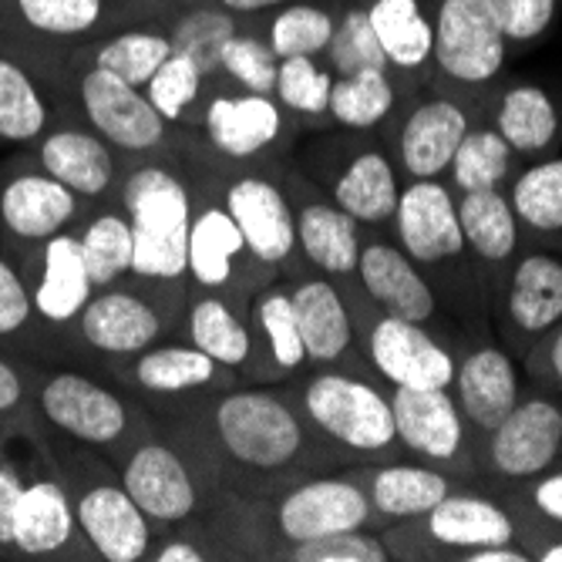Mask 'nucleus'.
<instances>
[{"instance_id": "8fccbe9b", "label": "nucleus", "mask_w": 562, "mask_h": 562, "mask_svg": "<svg viewBox=\"0 0 562 562\" xmlns=\"http://www.w3.org/2000/svg\"><path fill=\"white\" fill-rule=\"evenodd\" d=\"M334 78L353 75V71H364V68H384L391 71L387 58H384V47L364 14V8L357 0H337V21H334V34L330 44L321 58ZM394 75V71H391Z\"/></svg>"}, {"instance_id": "393cba45", "label": "nucleus", "mask_w": 562, "mask_h": 562, "mask_svg": "<svg viewBox=\"0 0 562 562\" xmlns=\"http://www.w3.org/2000/svg\"><path fill=\"white\" fill-rule=\"evenodd\" d=\"M277 176L290 202L296 243L306 267L337 283L357 280L364 226L350 213H344L311 176H303L293 159H277Z\"/></svg>"}, {"instance_id": "09e8293b", "label": "nucleus", "mask_w": 562, "mask_h": 562, "mask_svg": "<svg viewBox=\"0 0 562 562\" xmlns=\"http://www.w3.org/2000/svg\"><path fill=\"white\" fill-rule=\"evenodd\" d=\"M142 91L151 101V109H156L172 128H179L182 135L195 132L202 94H206V75H202V68L189 55L172 50Z\"/></svg>"}, {"instance_id": "79ce46f5", "label": "nucleus", "mask_w": 562, "mask_h": 562, "mask_svg": "<svg viewBox=\"0 0 562 562\" xmlns=\"http://www.w3.org/2000/svg\"><path fill=\"white\" fill-rule=\"evenodd\" d=\"M81 243V260L91 277V286H112L132 277V257H135V233L125 216V210L115 202L88 210V216L75 226Z\"/></svg>"}, {"instance_id": "9b49d317", "label": "nucleus", "mask_w": 562, "mask_h": 562, "mask_svg": "<svg viewBox=\"0 0 562 562\" xmlns=\"http://www.w3.org/2000/svg\"><path fill=\"white\" fill-rule=\"evenodd\" d=\"M431 14V78L428 85L458 98L475 115L505 81L508 44L485 0H428Z\"/></svg>"}, {"instance_id": "1a4fd4ad", "label": "nucleus", "mask_w": 562, "mask_h": 562, "mask_svg": "<svg viewBox=\"0 0 562 562\" xmlns=\"http://www.w3.org/2000/svg\"><path fill=\"white\" fill-rule=\"evenodd\" d=\"M189 176V192H192V210H189V290H213L239 306H249L252 293L260 286L280 280L270 273L257 257L249 252L236 220L229 216L226 202L202 162L199 148L182 142L176 151Z\"/></svg>"}, {"instance_id": "c03bdc74", "label": "nucleus", "mask_w": 562, "mask_h": 562, "mask_svg": "<svg viewBox=\"0 0 562 562\" xmlns=\"http://www.w3.org/2000/svg\"><path fill=\"white\" fill-rule=\"evenodd\" d=\"M404 88L384 68H364L334 78L330 88V122L350 132H381L394 109L401 105Z\"/></svg>"}, {"instance_id": "5fc2aeb1", "label": "nucleus", "mask_w": 562, "mask_h": 562, "mask_svg": "<svg viewBox=\"0 0 562 562\" xmlns=\"http://www.w3.org/2000/svg\"><path fill=\"white\" fill-rule=\"evenodd\" d=\"M508 50L536 47L559 18V0H485Z\"/></svg>"}, {"instance_id": "603ef678", "label": "nucleus", "mask_w": 562, "mask_h": 562, "mask_svg": "<svg viewBox=\"0 0 562 562\" xmlns=\"http://www.w3.org/2000/svg\"><path fill=\"white\" fill-rule=\"evenodd\" d=\"M273 562H394V555L378 529H353L286 546Z\"/></svg>"}, {"instance_id": "dca6fc26", "label": "nucleus", "mask_w": 562, "mask_h": 562, "mask_svg": "<svg viewBox=\"0 0 562 562\" xmlns=\"http://www.w3.org/2000/svg\"><path fill=\"white\" fill-rule=\"evenodd\" d=\"M340 290L350 311L357 347H361V357L374 378H381L387 387H451L454 350L448 344L412 321L381 311L357 280H344Z\"/></svg>"}, {"instance_id": "0eeeda50", "label": "nucleus", "mask_w": 562, "mask_h": 562, "mask_svg": "<svg viewBox=\"0 0 562 562\" xmlns=\"http://www.w3.org/2000/svg\"><path fill=\"white\" fill-rule=\"evenodd\" d=\"M44 441H47V462L71 495L81 536L88 539L94 559L145 562L159 532L122 485L115 465L98 451L71 445L50 431H44Z\"/></svg>"}, {"instance_id": "a18cd8bd", "label": "nucleus", "mask_w": 562, "mask_h": 562, "mask_svg": "<svg viewBox=\"0 0 562 562\" xmlns=\"http://www.w3.org/2000/svg\"><path fill=\"white\" fill-rule=\"evenodd\" d=\"M246 24V18L226 11L220 0H206V4L182 8L166 21V34L172 41V50L189 55L206 81L220 78V50L223 44Z\"/></svg>"}, {"instance_id": "ddd939ff", "label": "nucleus", "mask_w": 562, "mask_h": 562, "mask_svg": "<svg viewBox=\"0 0 562 562\" xmlns=\"http://www.w3.org/2000/svg\"><path fill=\"white\" fill-rule=\"evenodd\" d=\"M169 0H0V41L61 55L122 27H166Z\"/></svg>"}, {"instance_id": "864d4df0", "label": "nucleus", "mask_w": 562, "mask_h": 562, "mask_svg": "<svg viewBox=\"0 0 562 562\" xmlns=\"http://www.w3.org/2000/svg\"><path fill=\"white\" fill-rule=\"evenodd\" d=\"M34 368L37 361L0 347V435L27 431L34 418Z\"/></svg>"}, {"instance_id": "20e7f679", "label": "nucleus", "mask_w": 562, "mask_h": 562, "mask_svg": "<svg viewBox=\"0 0 562 562\" xmlns=\"http://www.w3.org/2000/svg\"><path fill=\"white\" fill-rule=\"evenodd\" d=\"M119 206L135 233L132 280L189 296V176L176 156L122 166Z\"/></svg>"}, {"instance_id": "c756f323", "label": "nucleus", "mask_w": 562, "mask_h": 562, "mask_svg": "<svg viewBox=\"0 0 562 562\" xmlns=\"http://www.w3.org/2000/svg\"><path fill=\"white\" fill-rule=\"evenodd\" d=\"M290 296L296 311V327L306 350V368H350L371 371L357 347L347 300L337 280L306 270L290 280ZM374 374V371H371Z\"/></svg>"}, {"instance_id": "c85d7f7f", "label": "nucleus", "mask_w": 562, "mask_h": 562, "mask_svg": "<svg viewBox=\"0 0 562 562\" xmlns=\"http://www.w3.org/2000/svg\"><path fill=\"white\" fill-rule=\"evenodd\" d=\"M11 539V559H94L88 539L81 536L71 495L50 462H44V469L27 479L14 508Z\"/></svg>"}, {"instance_id": "4d7b16f0", "label": "nucleus", "mask_w": 562, "mask_h": 562, "mask_svg": "<svg viewBox=\"0 0 562 562\" xmlns=\"http://www.w3.org/2000/svg\"><path fill=\"white\" fill-rule=\"evenodd\" d=\"M37 428V425H34ZM31 431V428H27ZM21 431L14 435H0V559H11L14 555V539H11V526H14V508H18V498L27 485V475L24 469L14 462L8 454V441L18 438Z\"/></svg>"}, {"instance_id": "ea45409f", "label": "nucleus", "mask_w": 562, "mask_h": 562, "mask_svg": "<svg viewBox=\"0 0 562 562\" xmlns=\"http://www.w3.org/2000/svg\"><path fill=\"white\" fill-rule=\"evenodd\" d=\"M0 347L41 364H65L58 340L44 330L37 317L27 270L4 236H0Z\"/></svg>"}, {"instance_id": "4c0bfd02", "label": "nucleus", "mask_w": 562, "mask_h": 562, "mask_svg": "<svg viewBox=\"0 0 562 562\" xmlns=\"http://www.w3.org/2000/svg\"><path fill=\"white\" fill-rule=\"evenodd\" d=\"M364 8L384 58L404 94L431 78V14L428 0H357Z\"/></svg>"}, {"instance_id": "f8f14e48", "label": "nucleus", "mask_w": 562, "mask_h": 562, "mask_svg": "<svg viewBox=\"0 0 562 562\" xmlns=\"http://www.w3.org/2000/svg\"><path fill=\"white\" fill-rule=\"evenodd\" d=\"M199 156L206 162L252 257L283 280H293L311 270L296 243L293 213L277 176V159L273 162H226V159L210 156L206 148H199Z\"/></svg>"}, {"instance_id": "c9c22d12", "label": "nucleus", "mask_w": 562, "mask_h": 562, "mask_svg": "<svg viewBox=\"0 0 562 562\" xmlns=\"http://www.w3.org/2000/svg\"><path fill=\"white\" fill-rule=\"evenodd\" d=\"M488 122L516 151L519 162H536L562 148V109L536 81L505 78L488 105Z\"/></svg>"}, {"instance_id": "a878e982", "label": "nucleus", "mask_w": 562, "mask_h": 562, "mask_svg": "<svg viewBox=\"0 0 562 562\" xmlns=\"http://www.w3.org/2000/svg\"><path fill=\"white\" fill-rule=\"evenodd\" d=\"M357 283L381 306V311L412 321L425 330H431L441 344L454 350L462 327L451 321V314L441 306L422 270L404 257L401 246L391 239V233L381 229H361V257H357Z\"/></svg>"}, {"instance_id": "f257e3e1", "label": "nucleus", "mask_w": 562, "mask_h": 562, "mask_svg": "<svg viewBox=\"0 0 562 562\" xmlns=\"http://www.w3.org/2000/svg\"><path fill=\"white\" fill-rule=\"evenodd\" d=\"M151 418L199 458L220 488L243 498H263L303 475L344 469L311 431L286 384L239 381Z\"/></svg>"}, {"instance_id": "f3484780", "label": "nucleus", "mask_w": 562, "mask_h": 562, "mask_svg": "<svg viewBox=\"0 0 562 562\" xmlns=\"http://www.w3.org/2000/svg\"><path fill=\"white\" fill-rule=\"evenodd\" d=\"M257 513L270 542V562L286 546L353 529H378L368 495L347 465L286 482L283 488L257 498Z\"/></svg>"}, {"instance_id": "473e14b6", "label": "nucleus", "mask_w": 562, "mask_h": 562, "mask_svg": "<svg viewBox=\"0 0 562 562\" xmlns=\"http://www.w3.org/2000/svg\"><path fill=\"white\" fill-rule=\"evenodd\" d=\"M252 357L243 384H286L306 371V350L296 327L290 280H273L249 300Z\"/></svg>"}, {"instance_id": "b1692460", "label": "nucleus", "mask_w": 562, "mask_h": 562, "mask_svg": "<svg viewBox=\"0 0 562 562\" xmlns=\"http://www.w3.org/2000/svg\"><path fill=\"white\" fill-rule=\"evenodd\" d=\"M387 397L407 458H418L465 482H479L472 431L448 387H387Z\"/></svg>"}, {"instance_id": "58836bf2", "label": "nucleus", "mask_w": 562, "mask_h": 562, "mask_svg": "<svg viewBox=\"0 0 562 562\" xmlns=\"http://www.w3.org/2000/svg\"><path fill=\"white\" fill-rule=\"evenodd\" d=\"M526 246L562 252V148L546 159L522 162L505 186Z\"/></svg>"}, {"instance_id": "72a5a7b5", "label": "nucleus", "mask_w": 562, "mask_h": 562, "mask_svg": "<svg viewBox=\"0 0 562 562\" xmlns=\"http://www.w3.org/2000/svg\"><path fill=\"white\" fill-rule=\"evenodd\" d=\"M458 223H462L472 263L479 270V280L485 286V296L502 286L505 273L513 270L516 257L522 252V233L516 223V213L508 206L505 189H482V192H462L454 195Z\"/></svg>"}, {"instance_id": "2f4dec72", "label": "nucleus", "mask_w": 562, "mask_h": 562, "mask_svg": "<svg viewBox=\"0 0 562 562\" xmlns=\"http://www.w3.org/2000/svg\"><path fill=\"white\" fill-rule=\"evenodd\" d=\"M31 290H34V306H37L44 330L58 340L65 364H71L68 330L85 311L88 296L94 293L91 277L81 260L78 229H65L41 246L37 260L31 267Z\"/></svg>"}, {"instance_id": "aec40b11", "label": "nucleus", "mask_w": 562, "mask_h": 562, "mask_svg": "<svg viewBox=\"0 0 562 562\" xmlns=\"http://www.w3.org/2000/svg\"><path fill=\"white\" fill-rule=\"evenodd\" d=\"M479 119L485 115H475L458 98L422 85L401 98V105L378 135L391 151L401 182L445 179L458 145Z\"/></svg>"}, {"instance_id": "37998d69", "label": "nucleus", "mask_w": 562, "mask_h": 562, "mask_svg": "<svg viewBox=\"0 0 562 562\" xmlns=\"http://www.w3.org/2000/svg\"><path fill=\"white\" fill-rule=\"evenodd\" d=\"M519 169H522L519 156L508 148V142L495 132V125L485 115V119L472 122V128L465 132L462 145H458L454 159L448 166L445 182L454 195L482 192V189H505Z\"/></svg>"}, {"instance_id": "6e6552de", "label": "nucleus", "mask_w": 562, "mask_h": 562, "mask_svg": "<svg viewBox=\"0 0 562 562\" xmlns=\"http://www.w3.org/2000/svg\"><path fill=\"white\" fill-rule=\"evenodd\" d=\"M290 159L364 229H391L404 182L378 132H311L296 142Z\"/></svg>"}, {"instance_id": "680f3d73", "label": "nucleus", "mask_w": 562, "mask_h": 562, "mask_svg": "<svg viewBox=\"0 0 562 562\" xmlns=\"http://www.w3.org/2000/svg\"><path fill=\"white\" fill-rule=\"evenodd\" d=\"M195 4H206V0H169L172 11H182V8H195Z\"/></svg>"}, {"instance_id": "423d86ee", "label": "nucleus", "mask_w": 562, "mask_h": 562, "mask_svg": "<svg viewBox=\"0 0 562 562\" xmlns=\"http://www.w3.org/2000/svg\"><path fill=\"white\" fill-rule=\"evenodd\" d=\"M24 55L41 68V75L50 85H55L65 105L91 132L105 138L125 162L176 156L182 148L186 135L179 128H172L156 109H151L145 91L128 85L125 78H119L105 68H94V65H78V61L55 58V55H37V50H24Z\"/></svg>"}, {"instance_id": "9d476101", "label": "nucleus", "mask_w": 562, "mask_h": 562, "mask_svg": "<svg viewBox=\"0 0 562 562\" xmlns=\"http://www.w3.org/2000/svg\"><path fill=\"white\" fill-rule=\"evenodd\" d=\"M182 306L186 296L162 293L132 277L94 290L68 330L71 364L109 371L125 357H135L145 347L172 337Z\"/></svg>"}, {"instance_id": "7c9ffc66", "label": "nucleus", "mask_w": 562, "mask_h": 562, "mask_svg": "<svg viewBox=\"0 0 562 562\" xmlns=\"http://www.w3.org/2000/svg\"><path fill=\"white\" fill-rule=\"evenodd\" d=\"M347 469L368 495L378 532L394 526V522H404V519H415V516L428 513L431 505H438L451 492L469 485L465 479L448 475V472L425 465V462H418V458H407V454L387 458V462H357Z\"/></svg>"}, {"instance_id": "052dcab7", "label": "nucleus", "mask_w": 562, "mask_h": 562, "mask_svg": "<svg viewBox=\"0 0 562 562\" xmlns=\"http://www.w3.org/2000/svg\"><path fill=\"white\" fill-rule=\"evenodd\" d=\"M220 4L226 11L239 14V18H263V14H270V11H277L283 4H293V0H220Z\"/></svg>"}, {"instance_id": "7ed1b4c3", "label": "nucleus", "mask_w": 562, "mask_h": 562, "mask_svg": "<svg viewBox=\"0 0 562 562\" xmlns=\"http://www.w3.org/2000/svg\"><path fill=\"white\" fill-rule=\"evenodd\" d=\"M34 418L44 431L98 451L112 465H119L145 435L156 431V418L135 394L88 364L37 361Z\"/></svg>"}, {"instance_id": "a211bd4d", "label": "nucleus", "mask_w": 562, "mask_h": 562, "mask_svg": "<svg viewBox=\"0 0 562 562\" xmlns=\"http://www.w3.org/2000/svg\"><path fill=\"white\" fill-rule=\"evenodd\" d=\"M115 472L156 532L192 522L223 492L199 458L169 438L159 425L122 458Z\"/></svg>"}, {"instance_id": "4be33fe9", "label": "nucleus", "mask_w": 562, "mask_h": 562, "mask_svg": "<svg viewBox=\"0 0 562 562\" xmlns=\"http://www.w3.org/2000/svg\"><path fill=\"white\" fill-rule=\"evenodd\" d=\"M488 321L502 347L522 361L539 337L562 324V252L522 246L488 300Z\"/></svg>"}, {"instance_id": "2eb2a0df", "label": "nucleus", "mask_w": 562, "mask_h": 562, "mask_svg": "<svg viewBox=\"0 0 562 562\" xmlns=\"http://www.w3.org/2000/svg\"><path fill=\"white\" fill-rule=\"evenodd\" d=\"M303 135V125L273 94L243 91L216 78L206 81L199 122L189 138L226 162H273L290 159Z\"/></svg>"}, {"instance_id": "f704fd0d", "label": "nucleus", "mask_w": 562, "mask_h": 562, "mask_svg": "<svg viewBox=\"0 0 562 562\" xmlns=\"http://www.w3.org/2000/svg\"><path fill=\"white\" fill-rule=\"evenodd\" d=\"M61 112V98L21 47L0 41V145L31 148Z\"/></svg>"}, {"instance_id": "39448f33", "label": "nucleus", "mask_w": 562, "mask_h": 562, "mask_svg": "<svg viewBox=\"0 0 562 562\" xmlns=\"http://www.w3.org/2000/svg\"><path fill=\"white\" fill-rule=\"evenodd\" d=\"M311 431L344 465L401 458L387 384L371 371L306 368L286 381Z\"/></svg>"}, {"instance_id": "3c124183", "label": "nucleus", "mask_w": 562, "mask_h": 562, "mask_svg": "<svg viewBox=\"0 0 562 562\" xmlns=\"http://www.w3.org/2000/svg\"><path fill=\"white\" fill-rule=\"evenodd\" d=\"M277 71H280V58L260 27V18H246V24L220 50V78H226L243 91L273 94Z\"/></svg>"}, {"instance_id": "bb28decb", "label": "nucleus", "mask_w": 562, "mask_h": 562, "mask_svg": "<svg viewBox=\"0 0 562 562\" xmlns=\"http://www.w3.org/2000/svg\"><path fill=\"white\" fill-rule=\"evenodd\" d=\"M522 364L502 347L495 330L462 334L454 344L451 397L479 445L522 397Z\"/></svg>"}, {"instance_id": "a19ab883", "label": "nucleus", "mask_w": 562, "mask_h": 562, "mask_svg": "<svg viewBox=\"0 0 562 562\" xmlns=\"http://www.w3.org/2000/svg\"><path fill=\"white\" fill-rule=\"evenodd\" d=\"M41 55V50H37ZM172 55V41L166 34V27H122L115 34H105L98 41L78 44L71 50H61L55 58H68L78 65H94V68H105L119 78H125L135 88H145L148 78L162 68V61Z\"/></svg>"}, {"instance_id": "412c9836", "label": "nucleus", "mask_w": 562, "mask_h": 562, "mask_svg": "<svg viewBox=\"0 0 562 562\" xmlns=\"http://www.w3.org/2000/svg\"><path fill=\"white\" fill-rule=\"evenodd\" d=\"M88 210L94 206L55 176H47L27 151L0 166V236L27 270V280L41 246L65 229H75Z\"/></svg>"}, {"instance_id": "5701e85b", "label": "nucleus", "mask_w": 562, "mask_h": 562, "mask_svg": "<svg viewBox=\"0 0 562 562\" xmlns=\"http://www.w3.org/2000/svg\"><path fill=\"white\" fill-rule=\"evenodd\" d=\"M105 374L115 378L128 394H135L151 415L172 412V407H182L210 391L239 384L236 371L179 337H166L135 357H125Z\"/></svg>"}, {"instance_id": "6e6d98bb", "label": "nucleus", "mask_w": 562, "mask_h": 562, "mask_svg": "<svg viewBox=\"0 0 562 562\" xmlns=\"http://www.w3.org/2000/svg\"><path fill=\"white\" fill-rule=\"evenodd\" d=\"M505 502L516 516V542L532 555V562H562V526L536 516L532 508H526L513 498H505Z\"/></svg>"}, {"instance_id": "49530a36", "label": "nucleus", "mask_w": 562, "mask_h": 562, "mask_svg": "<svg viewBox=\"0 0 562 562\" xmlns=\"http://www.w3.org/2000/svg\"><path fill=\"white\" fill-rule=\"evenodd\" d=\"M337 21V0H293L260 18L277 58H324Z\"/></svg>"}, {"instance_id": "bf43d9fd", "label": "nucleus", "mask_w": 562, "mask_h": 562, "mask_svg": "<svg viewBox=\"0 0 562 562\" xmlns=\"http://www.w3.org/2000/svg\"><path fill=\"white\" fill-rule=\"evenodd\" d=\"M498 495L513 498L526 508H532L536 516L549 519V522H559L562 526V469L555 472H546L539 479H529L522 485H513V488H502Z\"/></svg>"}, {"instance_id": "cd10ccee", "label": "nucleus", "mask_w": 562, "mask_h": 562, "mask_svg": "<svg viewBox=\"0 0 562 562\" xmlns=\"http://www.w3.org/2000/svg\"><path fill=\"white\" fill-rule=\"evenodd\" d=\"M24 151L47 176L78 192L88 206H105L119 199L125 159L98 132H91L65 101L50 128Z\"/></svg>"}, {"instance_id": "6ab92c4d", "label": "nucleus", "mask_w": 562, "mask_h": 562, "mask_svg": "<svg viewBox=\"0 0 562 562\" xmlns=\"http://www.w3.org/2000/svg\"><path fill=\"white\" fill-rule=\"evenodd\" d=\"M475 465L488 492L562 469V394L529 381L519 404L475 445Z\"/></svg>"}, {"instance_id": "de8ad7c7", "label": "nucleus", "mask_w": 562, "mask_h": 562, "mask_svg": "<svg viewBox=\"0 0 562 562\" xmlns=\"http://www.w3.org/2000/svg\"><path fill=\"white\" fill-rule=\"evenodd\" d=\"M330 88L334 75L321 58H280L273 98L303 125V132H327L330 122Z\"/></svg>"}, {"instance_id": "e433bc0d", "label": "nucleus", "mask_w": 562, "mask_h": 562, "mask_svg": "<svg viewBox=\"0 0 562 562\" xmlns=\"http://www.w3.org/2000/svg\"><path fill=\"white\" fill-rule=\"evenodd\" d=\"M172 337L216 357L220 364H226L229 371L239 374V381L249 371V357H252L249 306H239L236 300H229L223 293L189 290Z\"/></svg>"}, {"instance_id": "4468645a", "label": "nucleus", "mask_w": 562, "mask_h": 562, "mask_svg": "<svg viewBox=\"0 0 562 562\" xmlns=\"http://www.w3.org/2000/svg\"><path fill=\"white\" fill-rule=\"evenodd\" d=\"M394 562H458L492 542H516V516L508 502L469 482L428 513L381 529Z\"/></svg>"}, {"instance_id": "f03ea898", "label": "nucleus", "mask_w": 562, "mask_h": 562, "mask_svg": "<svg viewBox=\"0 0 562 562\" xmlns=\"http://www.w3.org/2000/svg\"><path fill=\"white\" fill-rule=\"evenodd\" d=\"M387 233L404 257L422 270L462 334L492 330L488 296L472 263L462 223H458L454 192L445 179L404 182Z\"/></svg>"}, {"instance_id": "13d9d810", "label": "nucleus", "mask_w": 562, "mask_h": 562, "mask_svg": "<svg viewBox=\"0 0 562 562\" xmlns=\"http://www.w3.org/2000/svg\"><path fill=\"white\" fill-rule=\"evenodd\" d=\"M519 364L532 384L562 394V324H555L546 337H539Z\"/></svg>"}]
</instances>
